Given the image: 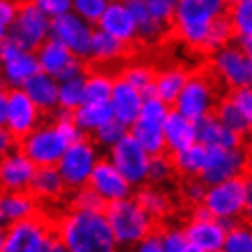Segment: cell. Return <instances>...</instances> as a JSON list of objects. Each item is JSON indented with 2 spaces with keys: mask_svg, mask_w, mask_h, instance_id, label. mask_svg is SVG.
I'll return each instance as SVG.
<instances>
[{
  "mask_svg": "<svg viewBox=\"0 0 252 252\" xmlns=\"http://www.w3.org/2000/svg\"><path fill=\"white\" fill-rule=\"evenodd\" d=\"M128 128H130V133L133 135V139L143 146V150L148 156L159 152L164 146L163 126L161 125H152V123L135 119Z\"/></svg>",
  "mask_w": 252,
  "mask_h": 252,
  "instance_id": "23",
  "label": "cell"
},
{
  "mask_svg": "<svg viewBox=\"0 0 252 252\" xmlns=\"http://www.w3.org/2000/svg\"><path fill=\"white\" fill-rule=\"evenodd\" d=\"M35 164L19 150L0 158V185L6 190L26 189L28 181L32 179Z\"/></svg>",
  "mask_w": 252,
  "mask_h": 252,
  "instance_id": "14",
  "label": "cell"
},
{
  "mask_svg": "<svg viewBox=\"0 0 252 252\" xmlns=\"http://www.w3.org/2000/svg\"><path fill=\"white\" fill-rule=\"evenodd\" d=\"M84 183H88L108 201L125 199L130 195V183L121 176V172L108 158H99L92 164V170Z\"/></svg>",
  "mask_w": 252,
  "mask_h": 252,
  "instance_id": "10",
  "label": "cell"
},
{
  "mask_svg": "<svg viewBox=\"0 0 252 252\" xmlns=\"http://www.w3.org/2000/svg\"><path fill=\"white\" fill-rule=\"evenodd\" d=\"M94 156L95 146L88 132H81V137L64 150L61 164H59V172L63 176L66 189L71 194L86 181V177L92 170V164H94Z\"/></svg>",
  "mask_w": 252,
  "mask_h": 252,
  "instance_id": "5",
  "label": "cell"
},
{
  "mask_svg": "<svg viewBox=\"0 0 252 252\" xmlns=\"http://www.w3.org/2000/svg\"><path fill=\"white\" fill-rule=\"evenodd\" d=\"M2 243H4V227H0V251H2Z\"/></svg>",
  "mask_w": 252,
  "mask_h": 252,
  "instance_id": "35",
  "label": "cell"
},
{
  "mask_svg": "<svg viewBox=\"0 0 252 252\" xmlns=\"http://www.w3.org/2000/svg\"><path fill=\"white\" fill-rule=\"evenodd\" d=\"M61 240L66 251H115L114 232L102 214L92 210H64Z\"/></svg>",
  "mask_w": 252,
  "mask_h": 252,
  "instance_id": "2",
  "label": "cell"
},
{
  "mask_svg": "<svg viewBox=\"0 0 252 252\" xmlns=\"http://www.w3.org/2000/svg\"><path fill=\"white\" fill-rule=\"evenodd\" d=\"M22 84H24V92L33 101V104L37 106L38 112H48L59 104L57 81L50 77V73L40 69L37 73H33L32 77H28Z\"/></svg>",
  "mask_w": 252,
  "mask_h": 252,
  "instance_id": "15",
  "label": "cell"
},
{
  "mask_svg": "<svg viewBox=\"0 0 252 252\" xmlns=\"http://www.w3.org/2000/svg\"><path fill=\"white\" fill-rule=\"evenodd\" d=\"M114 117L112 104L108 102H81L75 108V125L86 130H94Z\"/></svg>",
  "mask_w": 252,
  "mask_h": 252,
  "instance_id": "22",
  "label": "cell"
},
{
  "mask_svg": "<svg viewBox=\"0 0 252 252\" xmlns=\"http://www.w3.org/2000/svg\"><path fill=\"white\" fill-rule=\"evenodd\" d=\"M95 26L117 38H132L135 35V20L121 0H114L104 7Z\"/></svg>",
  "mask_w": 252,
  "mask_h": 252,
  "instance_id": "16",
  "label": "cell"
},
{
  "mask_svg": "<svg viewBox=\"0 0 252 252\" xmlns=\"http://www.w3.org/2000/svg\"><path fill=\"white\" fill-rule=\"evenodd\" d=\"M37 207L35 199L26 189L20 190H4L0 195V210L7 220H17L26 216L30 210Z\"/></svg>",
  "mask_w": 252,
  "mask_h": 252,
  "instance_id": "21",
  "label": "cell"
},
{
  "mask_svg": "<svg viewBox=\"0 0 252 252\" xmlns=\"http://www.w3.org/2000/svg\"><path fill=\"white\" fill-rule=\"evenodd\" d=\"M214 117L220 121L221 125H225L227 128L234 130L236 133H240L241 137L251 139V121L247 119L245 115L241 114V110L234 104L227 95L218 102V106L214 110Z\"/></svg>",
  "mask_w": 252,
  "mask_h": 252,
  "instance_id": "20",
  "label": "cell"
},
{
  "mask_svg": "<svg viewBox=\"0 0 252 252\" xmlns=\"http://www.w3.org/2000/svg\"><path fill=\"white\" fill-rule=\"evenodd\" d=\"M252 249L251 238V223H241L238 227L230 228L225 232V241H223V251H245Z\"/></svg>",
  "mask_w": 252,
  "mask_h": 252,
  "instance_id": "28",
  "label": "cell"
},
{
  "mask_svg": "<svg viewBox=\"0 0 252 252\" xmlns=\"http://www.w3.org/2000/svg\"><path fill=\"white\" fill-rule=\"evenodd\" d=\"M146 2H150V0H146Z\"/></svg>",
  "mask_w": 252,
  "mask_h": 252,
  "instance_id": "37",
  "label": "cell"
},
{
  "mask_svg": "<svg viewBox=\"0 0 252 252\" xmlns=\"http://www.w3.org/2000/svg\"><path fill=\"white\" fill-rule=\"evenodd\" d=\"M33 2L46 17H57L61 13L68 11L71 6V0H33Z\"/></svg>",
  "mask_w": 252,
  "mask_h": 252,
  "instance_id": "31",
  "label": "cell"
},
{
  "mask_svg": "<svg viewBox=\"0 0 252 252\" xmlns=\"http://www.w3.org/2000/svg\"><path fill=\"white\" fill-rule=\"evenodd\" d=\"M114 82L104 77L90 75L84 81L82 88V102H108L112 97Z\"/></svg>",
  "mask_w": 252,
  "mask_h": 252,
  "instance_id": "25",
  "label": "cell"
},
{
  "mask_svg": "<svg viewBox=\"0 0 252 252\" xmlns=\"http://www.w3.org/2000/svg\"><path fill=\"white\" fill-rule=\"evenodd\" d=\"M163 135L164 143L170 145L176 150H185L195 143V133L192 121L181 115L177 110L166 112L163 121Z\"/></svg>",
  "mask_w": 252,
  "mask_h": 252,
  "instance_id": "18",
  "label": "cell"
},
{
  "mask_svg": "<svg viewBox=\"0 0 252 252\" xmlns=\"http://www.w3.org/2000/svg\"><path fill=\"white\" fill-rule=\"evenodd\" d=\"M187 245H189V240H187L183 227L170 228L163 236V251H187Z\"/></svg>",
  "mask_w": 252,
  "mask_h": 252,
  "instance_id": "30",
  "label": "cell"
},
{
  "mask_svg": "<svg viewBox=\"0 0 252 252\" xmlns=\"http://www.w3.org/2000/svg\"><path fill=\"white\" fill-rule=\"evenodd\" d=\"M38 123V110L24 90H7V132L19 145L24 141Z\"/></svg>",
  "mask_w": 252,
  "mask_h": 252,
  "instance_id": "8",
  "label": "cell"
},
{
  "mask_svg": "<svg viewBox=\"0 0 252 252\" xmlns=\"http://www.w3.org/2000/svg\"><path fill=\"white\" fill-rule=\"evenodd\" d=\"M11 152H17V143L11 137V133L7 132L6 126H0V158H4Z\"/></svg>",
  "mask_w": 252,
  "mask_h": 252,
  "instance_id": "32",
  "label": "cell"
},
{
  "mask_svg": "<svg viewBox=\"0 0 252 252\" xmlns=\"http://www.w3.org/2000/svg\"><path fill=\"white\" fill-rule=\"evenodd\" d=\"M0 55H2V63H4L2 75L6 77V81L13 86L22 84L28 77L40 71L37 57L30 51L20 50L19 46L7 37L0 42Z\"/></svg>",
  "mask_w": 252,
  "mask_h": 252,
  "instance_id": "11",
  "label": "cell"
},
{
  "mask_svg": "<svg viewBox=\"0 0 252 252\" xmlns=\"http://www.w3.org/2000/svg\"><path fill=\"white\" fill-rule=\"evenodd\" d=\"M203 203L216 218L251 212V166L221 183L212 185L203 197Z\"/></svg>",
  "mask_w": 252,
  "mask_h": 252,
  "instance_id": "3",
  "label": "cell"
},
{
  "mask_svg": "<svg viewBox=\"0 0 252 252\" xmlns=\"http://www.w3.org/2000/svg\"><path fill=\"white\" fill-rule=\"evenodd\" d=\"M82 88H84V79H82V75H77L73 79L63 81V86L59 88V97H57L59 106L75 110L82 102Z\"/></svg>",
  "mask_w": 252,
  "mask_h": 252,
  "instance_id": "27",
  "label": "cell"
},
{
  "mask_svg": "<svg viewBox=\"0 0 252 252\" xmlns=\"http://www.w3.org/2000/svg\"><path fill=\"white\" fill-rule=\"evenodd\" d=\"M128 132V126L123 125L121 121H117L115 117L112 119H108L106 123H102L101 126H97L94 128V132H88L90 133V139H92V143L94 146L97 145H114L117 143L125 133Z\"/></svg>",
  "mask_w": 252,
  "mask_h": 252,
  "instance_id": "26",
  "label": "cell"
},
{
  "mask_svg": "<svg viewBox=\"0 0 252 252\" xmlns=\"http://www.w3.org/2000/svg\"><path fill=\"white\" fill-rule=\"evenodd\" d=\"M102 216L108 220L110 228L114 232L115 249H137V245L145 238L148 236L163 238L172 228L164 221H152L135 205L132 197L108 201Z\"/></svg>",
  "mask_w": 252,
  "mask_h": 252,
  "instance_id": "1",
  "label": "cell"
},
{
  "mask_svg": "<svg viewBox=\"0 0 252 252\" xmlns=\"http://www.w3.org/2000/svg\"><path fill=\"white\" fill-rule=\"evenodd\" d=\"M51 35L63 40L69 51L79 59H86L90 55V38H92V26L82 24L71 13H61L53 17L50 22Z\"/></svg>",
  "mask_w": 252,
  "mask_h": 252,
  "instance_id": "9",
  "label": "cell"
},
{
  "mask_svg": "<svg viewBox=\"0 0 252 252\" xmlns=\"http://www.w3.org/2000/svg\"><path fill=\"white\" fill-rule=\"evenodd\" d=\"M112 110H114V117L117 121H121L123 125L130 126L133 121L137 119L139 110H141V97L135 92V88H132L128 82H125L123 79L114 81L112 86Z\"/></svg>",
  "mask_w": 252,
  "mask_h": 252,
  "instance_id": "17",
  "label": "cell"
},
{
  "mask_svg": "<svg viewBox=\"0 0 252 252\" xmlns=\"http://www.w3.org/2000/svg\"><path fill=\"white\" fill-rule=\"evenodd\" d=\"M26 190L38 207H64L71 197L59 172V164H37Z\"/></svg>",
  "mask_w": 252,
  "mask_h": 252,
  "instance_id": "6",
  "label": "cell"
},
{
  "mask_svg": "<svg viewBox=\"0 0 252 252\" xmlns=\"http://www.w3.org/2000/svg\"><path fill=\"white\" fill-rule=\"evenodd\" d=\"M0 64H2V55H0Z\"/></svg>",
  "mask_w": 252,
  "mask_h": 252,
  "instance_id": "36",
  "label": "cell"
},
{
  "mask_svg": "<svg viewBox=\"0 0 252 252\" xmlns=\"http://www.w3.org/2000/svg\"><path fill=\"white\" fill-rule=\"evenodd\" d=\"M112 161L130 185L143 183L148 166V154L130 132H126L117 143L112 145Z\"/></svg>",
  "mask_w": 252,
  "mask_h": 252,
  "instance_id": "7",
  "label": "cell"
},
{
  "mask_svg": "<svg viewBox=\"0 0 252 252\" xmlns=\"http://www.w3.org/2000/svg\"><path fill=\"white\" fill-rule=\"evenodd\" d=\"M17 15V7L13 4V0H0V24L9 26Z\"/></svg>",
  "mask_w": 252,
  "mask_h": 252,
  "instance_id": "33",
  "label": "cell"
},
{
  "mask_svg": "<svg viewBox=\"0 0 252 252\" xmlns=\"http://www.w3.org/2000/svg\"><path fill=\"white\" fill-rule=\"evenodd\" d=\"M73 6L90 24L95 26L106 7V0H73Z\"/></svg>",
  "mask_w": 252,
  "mask_h": 252,
  "instance_id": "29",
  "label": "cell"
},
{
  "mask_svg": "<svg viewBox=\"0 0 252 252\" xmlns=\"http://www.w3.org/2000/svg\"><path fill=\"white\" fill-rule=\"evenodd\" d=\"M220 71L227 79L228 86H251V53L238 46H223L212 55Z\"/></svg>",
  "mask_w": 252,
  "mask_h": 252,
  "instance_id": "12",
  "label": "cell"
},
{
  "mask_svg": "<svg viewBox=\"0 0 252 252\" xmlns=\"http://www.w3.org/2000/svg\"><path fill=\"white\" fill-rule=\"evenodd\" d=\"M251 166V145L240 148H223L220 145H207V156L197 176L208 187L218 185Z\"/></svg>",
  "mask_w": 252,
  "mask_h": 252,
  "instance_id": "4",
  "label": "cell"
},
{
  "mask_svg": "<svg viewBox=\"0 0 252 252\" xmlns=\"http://www.w3.org/2000/svg\"><path fill=\"white\" fill-rule=\"evenodd\" d=\"M187 234V252H207V251H223L225 230L218 225V221H192L185 227Z\"/></svg>",
  "mask_w": 252,
  "mask_h": 252,
  "instance_id": "13",
  "label": "cell"
},
{
  "mask_svg": "<svg viewBox=\"0 0 252 252\" xmlns=\"http://www.w3.org/2000/svg\"><path fill=\"white\" fill-rule=\"evenodd\" d=\"M108 205V199L102 197L95 189H92L88 183H82L79 189L71 194L66 205H64V210H92V212H99L102 214L104 208Z\"/></svg>",
  "mask_w": 252,
  "mask_h": 252,
  "instance_id": "24",
  "label": "cell"
},
{
  "mask_svg": "<svg viewBox=\"0 0 252 252\" xmlns=\"http://www.w3.org/2000/svg\"><path fill=\"white\" fill-rule=\"evenodd\" d=\"M6 37H7V28H6V26L0 24V42H2V40H4Z\"/></svg>",
  "mask_w": 252,
  "mask_h": 252,
  "instance_id": "34",
  "label": "cell"
},
{
  "mask_svg": "<svg viewBox=\"0 0 252 252\" xmlns=\"http://www.w3.org/2000/svg\"><path fill=\"white\" fill-rule=\"evenodd\" d=\"M33 55L37 57L40 69L50 73V75H55L59 69L73 57V53L69 51L68 46L64 44L63 40H59L57 37H53V35L44 37V40L37 46Z\"/></svg>",
  "mask_w": 252,
  "mask_h": 252,
  "instance_id": "19",
  "label": "cell"
}]
</instances>
